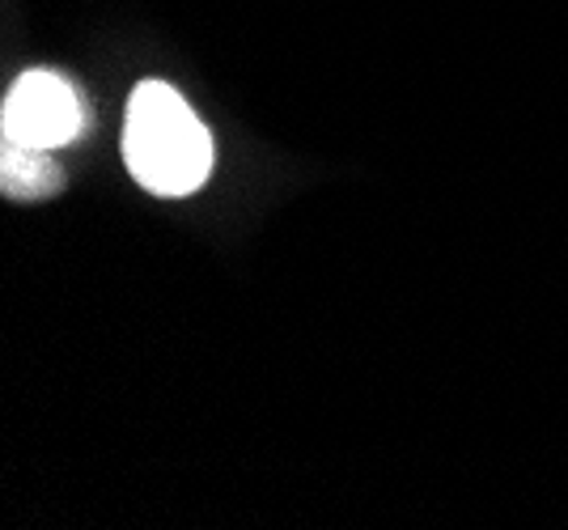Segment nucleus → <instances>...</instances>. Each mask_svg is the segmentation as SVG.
I'll return each instance as SVG.
<instances>
[{
	"label": "nucleus",
	"mask_w": 568,
	"mask_h": 530,
	"mask_svg": "<svg viewBox=\"0 0 568 530\" xmlns=\"http://www.w3.org/2000/svg\"><path fill=\"white\" fill-rule=\"evenodd\" d=\"M90 128V102L60 73H22L0 106V141L30 149H64Z\"/></svg>",
	"instance_id": "2"
},
{
	"label": "nucleus",
	"mask_w": 568,
	"mask_h": 530,
	"mask_svg": "<svg viewBox=\"0 0 568 530\" xmlns=\"http://www.w3.org/2000/svg\"><path fill=\"white\" fill-rule=\"evenodd\" d=\"M123 162L153 195H191L209 183L213 136L170 81H141L123 115Z\"/></svg>",
	"instance_id": "1"
},
{
	"label": "nucleus",
	"mask_w": 568,
	"mask_h": 530,
	"mask_svg": "<svg viewBox=\"0 0 568 530\" xmlns=\"http://www.w3.org/2000/svg\"><path fill=\"white\" fill-rule=\"evenodd\" d=\"M0 192L9 200H51L64 192V170L51 157V149L0 141Z\"/></svg>",
	"instance_id": "3"
}]
</instances>
